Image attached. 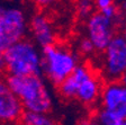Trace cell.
I'll return each mask as SVG.
<instances>
[{
    "instance_id": "8",
    "label": "cell",
    "mask_w": 126,
    "mask_h": 125,
    "mask_svg": "<svg viewBox=\"0 0 126 125\" xmlns=\"http://www.w3.org/2000/svg\"><path fill=\"white\" fill-rule=\"evenodd\" d=\"M29 38L39 49H45L59 41L58 31L53 20L45 11L37 10L29 16L28 23Z\"/></svg>"
},
{
    "instance_id": "21",
    "label": "cell",
    "mask_w": 126,
    "mask_h": 125,
    "mask_svg": "<svg viewBox=\"0 0 126 125\" xmlns=\"http://www.w3.org/2000/svg\"><path fill=\"white\" fill-rule=\"evenodd\" d=\"M119 81H121V82H122V83H123L124 86H126V72H125V73H124L123 76H122V78H121V79H119Z\"/></svg>"
},
{
    "instance_id": "18",
    "label": "cell",
    "mask_w": 126,
    "mask_h": 125,
    "mask_svg": "<svg viewBox=\"0 0 126 125\" xmlns=\"http://www.w3.org/2000/svg\"><path fill=\"white\" fill-rule=\"evenodd\" d=\"M7 77L5 71V65H3V59H2V52H0V81H3Z\"/></svg>"
},
{
    "instance_id": "20",
    "label": "cell",
    "mask_w": 126,
    "mask_h": 125,
    "mask_svg": "<svg viewBox=\"0 0 126 125\" xmlns=\"http://www.w3.org/2000/svg\"><path fill=\"white\" fill-rule=\"evenodd\" d=\"M119 34L123 36V38L125 39V42H126V24H123V26L119 29Z\"/></svg>"
},
{
    "instance_id": "11",
    "label": "cell",
    "mask_w": 126,
    "mask_h": 125,
    "mask_svg": "<svg viewBox=\"0 0 126 125\" xmlns=\"http://www.w3.org/2000/svg\"><path fill=\"white\" fill-rule=\"evenodd\" d=\"M19 125H59L50 113L24 112Z\"/></svg>"
},
{
    "instance_id": "3",
    "label": "cell",
    "mask_w": 126,
    "mask_h": 125,
    "mask_svg": "<svg viewBox=\"0 0 126 125\" xmlns=\"http://www.w3.org/2000/svg\"><path fill=\"white\" fill-rule=\"evenodd\" d=\"M81 60L73 45L58 41L42 49V74L51 85L58 87L78 68Z\"/></svg>"
},
{
    "instance_id": "17",
    "label": "cell",
    "mask_w": 126,
    "mask_h": 125,
    "mask_svg": "<svg viewBox=\"0 0 126 125\" xmlns=\"http://www.w3.org/2000/svg\"><path fill=\"white\" fill-rule=\"evenodd\" d=\"M77 125H99V124L92 117V115H88L86 117H82L81 120L77 123Z\"/></svg>"
},
{
    "instance_id": "19",
    "label": "cell",
    "mask_w": 126,
    "mask_h": 125,
    "mask_svg": "<svg viewBox=\"0 0 126 125\" xmlns=\"http://www.w3.org/2000/svg\"><path fill=\"white\" fill-rule=\"evenodd\" d=\"M121 9L123 13V18H124V24H126V1L121 3Z\"/></svg>"
},
{
    "instance_id": "23",
    "label": "cell",
    "mask_w": 126,
    "mask_h": 125,
    "mask_svg": "<svg viewBox=\"0 0 126 125\" xmlns=\"http://www.w3.org/2000/svg\"><path fill=\"white\" fill-rule=\"evenodd\" d=\"M123 125H126V121H125V122H124V123H123Z\"/></svg>"
},
{
    "instance_id": "10",
    "label": "cell",
    "mask_w": 126,
    "mask_h": 125,
    "mask_svg": "<svg viewBox=\"0 0 126 125\" xmlns=\"http://www.w3.org/2000/svg\"><path fill=\"white\" fill-rule=\"evenodd\" d=\"M23 105L5 80L0 81V125H19Z\"/></svg>"
},
{
    "instance_id": "16",
    "label": "cell",
    "mask_w": 126,
    "mask_h": 125,
    "mask_svg": "<svg viewBox=\"0 0 126 125\" xmlns=\"http://www.w3.org/2000/svg\"><path fill=\"white\" fill-rule=\"evenodd\" d=\"M94 9L98 13H101V11L106 10L107 8L111 7L113 5L117 3V0H94Z\"/></svg>"
},
{
    "instance_id": "22",
    "label": "cell",
    "mask_w": 126,
    "mask_h": 125,
    "mask_svg": "<svg viewBox=\"0 0 126 125\" xmlns=\"http://www.w3.org/2000/svg\"><path fill=\"white\" fill-rule=\"evenodd\" d=\"M118 1H119V2L122 3V2H124V1H126V0H117V2H118Z\"/></svg>"
},
{
    "instance_id": "6",
    "label": "cell",
    "mask_w": 126,
    "mask_h": 125,
    "mask_svg": "<svg viewBox=\"0 0 126 125\" xmlns=\"http://www.w3.org/2000/svg\"><path fill=\"white\" fill-rule=\"evenodd\" d=\"M98 62L94 65L104 81H116L126 72V42L119 33L97 56Z\"/></svg>"
},
{
    "instance_id": "15",
    "label": "cell",
    "mask_w": 126,
    "mask_h": 125,
    "mask_svg": "<svg viewBox=\"0 0 126 125\" xmlns=\"http://www.w3.org/2000/svg\"><path fill=\"white\" fill-rule=\"evenodd\" d=\"M26 1L33 7L37 8L38 10L44 11L45 9H48L55 6L59 0H26Z\"/></svg>"
},
{
    "instance_id": "5",
    "label": "cell",
    "mask_w": 126,
    "mask_h": 125,
    "mask_svg": "<svg viewBox=\"0 0 126 125\" xmlns=\"http://www.w3.org/2000/svg\"><path fill=\"white\" fill-rule=\"evenodd\" d=\"M29 16L20 6L0 2V52L28 35Z\"/></svg>"
},
{
    "instance_id": "14",
    "label": "cell",
    "mask_w": 126,
    "mask_h": 125,
    "mask_svg": "<svg viewBox=\"0 0 126 125\" xmlns=\"http://www.w3.org/2000/svg\"><path fill=\"white\" fill-rule=\"evenodd\" d=\"M73 9L76 17L82 21L88 19L96 11L94 0H74Z\"/></svg>"
},
{
    "instance_id": "12",
    "label": "cell",
    "mask_w": 126,
    "mask_h": 125,
    "mask_svg": "<svg viewBox=\"0 0 126 125\" xmlns=\"http://www.w3.org/2000/svg\"><path fill=\"white\" fill-rule=\"evenodd\" d=\"M73 47L76 49L79 56L81 57V59H84L86 61H88V60L91 61L92 59H94L98 54V53L96 52V50H94L92 43L90 42V39L88 38L83 33L77 37L76 42H74V44H73Z\"/></svg>"
},
{
    "instance_id": "2",
    "label": "cell",
    "mask_w": 126,
    "mask_h": 125,
    "mask_svg": "<svg viewBox=\"0 0 126 125\" xmlns=\"http://www.w3.org/2000/svg\"><path fill=\"white\" fill-rule=\"evenodd\" d=\"M5 81L18 97L25 112L51 113L53 95L43 76H7Z\"/></svg>"
},
{
    "instance_id": "1",
    "label": "cell",
    "mask_w": 126,
    "mask_h": 125,
    "mask_svg": "<svg viewBox=\"0 0 126 125\" xmlns=\"http://www.w3.org/2000/svg\"><path fill=\"white\" fill-rule=\"evenodd\" d=\"M104 79L88 61L78 68L56 87L58 95L66 102H76L83 108L94 112L99 106Z\"/></svg>"
},
{
    "instance_id": "4",
    "label": "cell",
    "mask_w": 126,
    "mask_h": 125,
    "mask_svg": "<svg viewBox=\"0 0 126 125\" xmlns=\"http://www.w3.org/2000/svg\"><path fill=\"white\" fill-rule=\"evenodd\" d=\"M2 59L7 76H43L42 50L28 37L7 47Z\"/></svg>"
},
{
    "instance_id": "13",
    "label": "cell",
    "mask_w": 126,
    "mask_h": 125,
    "mask_svg": "<svg viewBox=\"0 0 126 125\" xmlns=\"http://www.w3.org/2000/svg\"><path fill=\"white\" fill-rule=\"evenodd\" d=\"M91 115L99 125H123V123L126 121L99 106L91 113Z\"/></svg>"
},
{
    "instance_id": "9",
    "label": "cell",
    "mask_w": 126,
    "mask_h": 125,
    "mask_svg": "<svg viewBox=\"0 0 126 125\" xmlns=\"http://www.w3.org/2000/svg\"><path fill=\"white\" fill-rule=\"evenodd\" d=\"M99 107L126 120V86L119 80L106 81L100 95Z\"/></svg>"
},
{
    "instance_id": "7",
    "label": "cell",
    "mask_w": 126,
    "mask_h": 125,
    "mask_svg": "<svg viewBox=\"0 0 126 125\" xmlns=\"http://www.w3.org/2000/svg\"><path fill=\"white\" fill-rule=\"evenodd\" d=\"M83 23V34L90 39L98 54L107 47L121 29L117 24L98 11H94Z\"/></svg>"
}]
</instances>
